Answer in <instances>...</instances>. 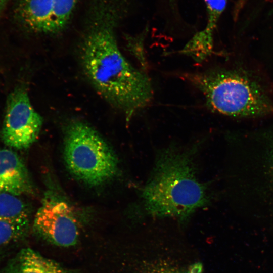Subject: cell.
Returning a JSON list of instances; mask_svg holds the SVG:
<instances>
[{"mask_svg": "<svg viewBox=\"0 0 273 273\" xmlns=\"http://www.w3.org/2000/svg\"><path fill=\"white\" fill-rule=\"evenodd\" d=\"M114 0H99L90 10L81 49L84 71L95 89L127 121L151 102L153 89L148 76L133 67L118 46Z\"/></svg>", "mask_w": 273, "mask_h": 273, "instance_id": "6da1fadb", "label": "cell"}, {"mask_svg": "<svg viewBox=\"0 0 273 273\" xmlns=\"http://www.w3.org/2000/svg\"><path fill=\"white\" fill-rule=\"evenodd\" d=\"M141 197L147 215L180 221L207 203L206 188L196 175L193 150L171 146L160 152Z\"/></svg>", "mask_w": 273, "mask_h": 273, "instance_id": "7a4b0ae2", "label": "cell"}, {"mask_svg": "<svg viewBox=\"0 0 273 273\" xmlns=\"http://www.w3.org/2000/svg\"><path fill=\"white\" fill-rule=\"evenodd\" d=\"M183 77L203 94L208 106L221 114L254 117L273 112V104L259 85L234 71L186 73Z\"/></svg>", "mask_w": 273, "mask_h": 273, "instance_id": "3957f363", "label": "cell"}, {"mask_svg": "<svg viewBox=\"0 0 273 273\" xmlns=\"http://www.w3.org/2000/svg\"><path fill=\"white\" fill-rule=\"evenodd\" d=\"M64 159L69 171L91 186L99 185L112 178L118 171L114 151L92 127L76 121L66 131Z\"/></svg>", "mask_w": 273, "mask_h": 273, "instance_id": "277c9868", "label": "cell"}, {"mask_svg": "<svg viewBox=\"0 0 273 273\" xmlns=\"http://www.w3.org/2000/svg\"><path fill=\"white\" fill-rule=\"evenodd\" d=\"M33 230L38 236L58 246L71 247L79 240V225L74 211L66 201L51 192L42 199Z\"/></svg>", "mask_w": 273, "mask_h": 273, "instance_id": "5b68a950", "label": "cell"}, {"mask_svg": "<svg viewBox=\"0 0 273 273\" xmlns=\"http://www.w3.org/2000/svg\"><path fill=\"white\" fill-rule=\"evenodd\" d=\"M42 119L33 108L25 89L13 92L7 101L2 140L7 146L17 149H26L37 139Z\"/></svg>", "mask_w": 273, "mask_h": 273, "instance_id": "8992f818", "label": "cell"}, {"mask_svg": "<svg viewBox=\"0 0 273 273\" xmlns=\"http://www.w3.org/2000/svg\"><path fill=\"white\" fill-rule=\"evenodd\" d=\"M78 0H19L15 13L27 28L36 32L54 34L69 22Z\"/></svg>", "mask_w": 273, "mask_h": 273, "instance_id": "52a82bcc", "label": "cell"}, {"mask_svg": "<svg viewBox=\"0 0 273 273\" xmlns=\"http://www.w3.org/2000/svg\"><path fill=\"white\" fill-rule=\"evenodd\" d=\"M32 192L27 169L19 156L9 149H0V193L16 196Z\"/></svg>", "mask_w": 273, "mask_h": 273, "instance_id": "ba28073f", "label": "cell"}, {"mask_svg": "<svg viewBox=\"0 0 273 273\" xmlns=\"http://www.w3.org/2000/svg\"><path fill=\"white\" fill-rule=\"evenodd\" d=\"M3 273H75L30 248L21 249L8 262Z\"/></svg>", "mask_w": 273, "mask_h": 273, "instance_id": "9c48e42d", "label": "cell"}, {"mask_svg": "<svg viewBox=\"0 0 273 273\" xmlns=\"http://www.w3.org/2000/svg\"><path fill=\"white\" fill-rule=\"evenodd\" d=\"M17 196L0 193V218L29 225V210Z\"/></svg>", "mask_w": 273, "mask_h": 273, "instance_id": "30bf717a", "label": "cell"}, {"mask_svg": "<svg viewBox=\"0 0 273 273\" xmlns=\"http://www.w3.org/2000/svg\"><path fill=\"white\" fill-rule=\"evenodd\" d=\"M29 225L0 218V248L23 239Z\"/></svg>", "mask_w": 273, "mask_h": 273, "instance_id": "8fae6325", "label": "cell"}, {"mask_svg": "<svg viewBox=\"0 0 273 273\" xmlns=\"http://www.w3.org/2000/svg\"><path fill=\"white\" fill-rule=\"evenodd\" d=\"M207 14V23L202 30L206 37L213 39V32L221 14L225 9L227 0H204Z\"/></svg>", "mask_w": 273, "mask_h": 273, "instance_id": "7c38bea8", "label": "cell"}, {"mask_svg": "<svg viewBox=\"0 0 273 273\" xmlns=\"http://www.w3.org/2000/svg\"><path fill=\"white\" fill-rule=\"evenodd\" d=\"M270 159V164H271V170L272 171L271 175L272 176H273V146H272V148L271 149Z\"/></svg>", "mask_w": 273, "mask_h": 273, "instance_id": "4fadbf2b", "label": "cell"}, {"mask_svg": "<svg viewBox=\"0 0 273 273\" xmlns=\"http://www.w3.org/2000/svg\"><path fill=\"white\" fill-rule=\"evenodd\" d=\"M8 0H0V13L5 7Z\"/></svg>", "mask_w": 273, "mask_h": 273, "instance_id": "5bb4252c", "label": "cell"}, {"mask_svg": "<svg viewBox=\"0 0 273 273\" xmlns=\"http://www.w3.org/2000/svg\"><path fill=\"white\" fill-rule=\"evenodd\" d=\"M0 257H1V255H0Z\"/></svg>", "mask_w": 273, "mask_h": 273, "instance_id": "9a60e30c", "label": "cell"}]
</instances>
